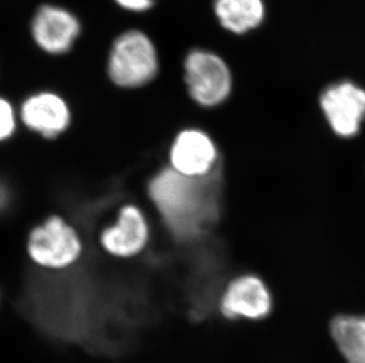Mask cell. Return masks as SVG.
<instances>
[{
  "label": "cell",
  "instance_id": "obj_1",
  "mask_svg": "<svg viewBox=\"0 0 365 363\" xmlns=\"http://www.w3.org/2000/svg\"><path fill=\"white\" fill-rule=\"evenodd\" d=\"M217 172L188 177L169 167L149 181V199L173 236L195 238L215 222L220 190Z\"/></svg>",
  "mask_w": 365,
  "mask_h": 363
},
{
  "label": "cell",
  "instance_id": "obj_4",
  "mask_svg": "<svg viewBox=\"0 0 365 363\" xmlns=\"http://www.w3.org/2000/svg\"><path fill=\"white\" fill-rule=\"evenodd\" d=\"M182 71L190 98L201 107L220 105L231 95L233 73L219 52L210 48H190L183 58Z\"/></svg>",
  "mask_w": 365,
  "mask_h": 363
},
{
  "label": "cell",
  "instance_id": "obj_2",
  "mask_svg": "<svg viewBox=\"0 0 365 363\" xmlns=\"http://www.w3.org/2000/svg\"><path fill=\"white\" fill-rule=\"evenodd\" d=\"M160 71V55L155 41L138 28L122 32L111 44L107 60L108 77L122 89L148 85Z\"/></svg>",
  "mask_w": 365,
  "mask_h": 363
},
{
  "label": "cell",
  "instance_id": "obj_6",
  "mask_svg": "<svg viewBox=\"0 0 365 363\" xmlns=\"http://www.w3.org/2000/svg\"><path fill=\"white\" fill-rule=\"evenodd\" d=\"M150 228L140 206L127 203L120 208L118 217L100 233L101 248L109 256L127 260L141 254L148 246Z\"/></svg>",
  "mask_w": 365,
  "mask_h": 363
},
{
  "label": "cell",
  "instance_id": "obj_8",
  "mask_svg": "<svg viewBox=\"0 0 365 363\" xmlns=\"http://www.w3.org/2000/svg\"><path fill=\"white\" fill-rule=\"evenodd\" d=\"M219 310L232 321H260L272 310V295L262 278L242 275L226 285L219 298Z\"/></svg>",
  "mask_w": 365,
  "mask_h": 363
},
{
  "label": "cell",
  "instance_id": "obj_12",
  "mask_svg": "<svg viewBox=\"0 0 365 363\" xmlns=\"http://www.w3.org/2000/svg\"><path fill=\"white\" fill-rule=\"evenodd\" d=\"M331 337L348 363H365V315L344 314L331 321Z\"/></svg>",
  "mask_w": 365,
  "mask_h": 363
},
{
  "label": "cell",
  "instance_id": "obj_3",
  "mask_svg": "<svg viewBox=\"0 0 365 363\" xmlns=\"http://www.w3.org/2000/svg\"><path fill=\"white\" fill-rule=\"evenodd\" d=\"M82 237L64 217L51 215L29 233L26 253L32 263L45 270L73 267L83 255Z\"/></svg>",
  "mask_w": 365,
  "mask_h": 363
},
{
  "label": "cell",
  "instance_id": "obj_13",
  "mask_svg": "<svg viewBox=\"0 0 365 363\" xmlns=\"http://www.w3.org/2000/svg\"><path fill=\"white\" fill-rule=\"evenodd\" d=\"M18 127V112L14 104L0 96V144L10 141Z\"/></svg>",
  "mask_w": 365,
  "mask_h": 363
},
{
  "label": "cell",
  "instance_id": "obj_15",
  "mask_svg": "<svg viewBox=\"0 0 365 363\" xmlns=\"http://www.w3.org/2000/svg\"><path fill=\"white\" fill-rule=\"evenodd\" d=\"M10 203V190L7 185L0 181V211L5 210Z\"/></svg>",
  "mask_w": 365,
  "mask_h": 363
},
{
  "label": "cell",
  "instance_id": "obj_7",
  "mask_svg": "<svg viewBox=\"0 0 365 363\" xmlns=\"http://www.w3.org/2000/svg\"><path fill=\"white\" fill-rule=\"evenodd\" d=\"M325 118L334 134L352 137L359 134L365 118V90L351 80L327 86L319 98Z\"/></svg>",
  "mask_w": 365,
  "mask_h": 363
},
{
  "label": "cell",
  "instance_id": "obj_5",
  "mask_svg": "<svg viewBox=\"0 0 365 363\" xmlns=\"http://www.w3.org/2000/svg\"><path fill=\"white\" fill-rule=\"evenodd\" d=\"M31 37L41 51L51 56L66 55L82 32L76 14L55 4H44L32 18Z\"/></svg>",
  "mask_w": 365,
  "mask_h": 363
},
{
  "label": "cell",
  "instance_id": "obj_10",
  "mask_svg": "<svg viewBox=\"0 0 365 363\" xmlns=\"http://www.w3.org/2000/svg\"><path fill=\"white\" fill-rule=\"evenodd\" d=\"M217 147L212 138L197 129H186L176 135L170 149V168L188 177H205L215 170Z\"/></svg>",
  "mask_w": 365,
  "mask_h": 363
},
{
  "label": "cell",
  "instance_id": "obj_11",
  "mask_svg": "<svg viewBox=\"0 0 365 363\" xmlns=\"http://www.w3.org/2000/svg\"><path fill=\"white\" fill-rule=\"evenodd\" d=\"M213 14L225 32L242 37L264 24L265 0H213Z\"/></svg>",
  "mask_w": 365,
  "mask_h": 363
},
{
  "label": "cell",
  "instance_id": "obj_9",
  "mask_svg": "<svg viewBox=\"0 0 365 363\" xmlns=\"http://www.w3.org/2000/svg\"><path fill=\"white\" fill-rule=\"evenodd\" d=\"M18 118L34 134L55 140L69 129L73 113L66 98L55 91L43 90L23 100Z\"/></svg>",
  "mask_w": 365,
  "mask_h": 363
},
{
  "label": "cell",
  "instance_id": "obj_14",
  "mask_svg": "<svg viewBox=\"0 0 365 363\" xmlns=\"http://www.w3.org/2000/svg\"><path fill=\"white\" fill-rule=\"evenodd\" d=\"M122 10L133 14H147L156 5V0H114Z\"/></svg>",
  "mask_w": 365,
  "mask_h": 363
}]
</instances>
